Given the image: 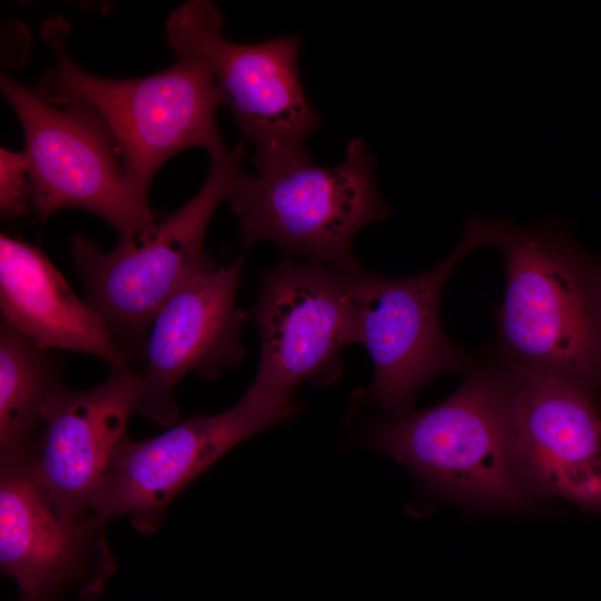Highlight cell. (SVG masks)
Here are the masks:
<instances>
[{
  "label": "cell",
  "mask_w": 601,
  "mask_h": 601,
  "mask_svg": "<svg viewBox=\"0 0 601 601\" xmlns=\"http://www.w3.org/2000/svg\"><path fill=\"white\" fill-rule=\"evenodd\" d=\"M485 246L505 258L497 358L512 370L601 390L600 262L560 226L484 221Z\"/></svg>",
  "instance_id": "obj_1"
},
{
  "label": "cell",
  "mask_w": 601,
  "mask_h": 601,
  "mask_svg": "<svg viewBox=\"0 0 601 601\" xmlns=\"http://www.w3.org/2000/svg\"><path fill=\"white\" fill-rule=\"evenodd\" d=\"M67 23L43 24L42 36L55 55L37 93L51 105H81L96 114L114 137L135 187L148 197L158 169L193 147L210 158L224 155L216 110L221 96L198 62L177 58L169 68L145 77L109 79L78 66L65 47Z\"/></svg>",
  "instance_id": "obj_2"
},
{
  "label": "cell",
  "mask_w": 601,
  "mask_h": 601,
  "mask_svg": "<svg viewBox=\"0 0 601 601\" xmlns=\"http://www.w3.org/2000/svg\"><path fill=\"white\" fill-rule=\"evenodd\" d=\"M512 378L499 358L476 363L449 398L383 423L373 443L453 497L523 505L530 496L511 449Z\"/></svg>",
  "instance_id": "obj_3"
},
{
  "label": "cell",
  "mask_w": 601,
  "mask_h": 601,
  "mask_svg": "<svg viewBox=\"0 0 601 601\" xmlns=\"http://www.w3.org/2000/svg\"><path fill=\"white\" fill-rule=\"evenodd\" d=\"M375 158L361 138L343 160L318 166L311 156L258 171L240 169L226 200L237 216L246 247L259 240L307 256L345 274L361 273L352 245L356 234L390 217L374 180Z\"/></svg>",
  "instance_id": "obj_4"
},
{
  "label": "cell",
  "mask_w": 601,
  "mask_h": 601,
  "mask_svg": "<svg viewBox=\"0 0 601 601\" xmlns=\"http://www.w3.org/2000/svg\"><path fill=\"white\" fill-rule=\"evenodd\" d=\"M245 144L210 158L200 190L157 220L140 239L102 250L83 236L70 240L87 303L102 317L129 361L140 357L151 323L164 304L193 276L214 266L204 239L217 207L240 169Z\"/></svg>",
  "instance_id": "obj_5"
},
{
  "label": "cell",
  "mask_w": 601,
  "mask_h": 601,
  "mask_svg": "<svg viewBox=\"0 0 601 601\" xmlns=\"http://www.w3.org/2000/svg\"><path fill=\"white\" fill-rule=\"evenodd\" d=\"M223 26L215 3L190 0L167 18V41L177 58L208 71L244 138L254 144L258 171L308 156L306 141L323 120L300 81V38L243 45L226 39Z\"/></svg>",
  "instance_id": "obj_6"
},
{
  "label": "cell",
  "mask_w": 601,
  "mask_h": 601,
  "mask_svg": "<svg viewBox=\"0 0 601 601\" xmlns=\"http://www.w3.org/2000/svg\"><path fill=\"white\" fill-rule=\"evenodd\" d=\"M1 91L23 130L31 208L39 220L63 208L82 209L107 221L119 244L151 230L157 219L148 197L131 183L114 137L96 114L75 104L58 109L4 75Z\"/></svg>",
  "instance_id": "obj_7"
},
{
  "label": "cell",
  "mask_w": 601,
  "mask_h": 601,
  "mask_svg": "<svg viewBox=\"0 0 601 601\" xmlns=\"http://www.w3.org/2000/svg\"><path fill=\"white\" fill-rule=\"evenodd\" d=\"M481 246H485L483 220L471 218L454 250L426 273L406 278L353 275L355 343L365 345L372 357L370 394L386 411L410 413L427 382L470 367L464 352L441 328L439 304L452 272Z\"/></svg>",
  "instance_id": "obj_8"
},
{
  "label": "cell",
  "mask_w": 601,
  "mask_h": 601,
  "mask_svg": "<svg viewBox=\"0 0 601 601\" xmlns=\"http://www.w3.org/2000/svg\"><path fill=\"white\" fill-rule=\"evenodd\" d=\"M352 277L331 266L285 260L267 273L254 308L260 362L250 390L279 404L304 381L335 376L355 343Z\"/></svg>",
  "instance_id": "obj_9"
},
{
  "label": "cell",
  "mask_w": 601,
  "mask_h": 601,
  "mask_svg": "<svg viewBox=\"0 0 601 601\" xmlns=\"http://www.w3.org/2000/svg\"><path fill=\"white\" fill-rule=\"evenodd\" d=\"M293 404H278L250 390L229 410L174 424L145 441L126 437L90 513L97 525L129 514L142 531L156 529L169 501L231 447L290 416Z\"/></svg>",
  "instance_id": "obj_10"
},
{
  "label": "cell",
  "mask_w": 601,
  "mask_h": 601,
  "mask_svg": "<svg viewBox=\"0 0 601 601\" xmlns=\"http://www.w3.org/2000/svg\"><path fill=\"white\" fill-rule=\"evenodd\" d=\"M512 372L511 449L525 492L601 513L598 394L560 377Z\"/></svg>",
  "instance_id": "obj_11"
},
{
  "label": "cell",
  "mask_w": 601,
  "mask_h": 601,
  "mask_svg": "<svg viewBox=\"0 0 601 601\" xmlns=\"http://www.w3.org/2000/svg\"><path fill=\"white\" fill-rule=\"evenodd\" d=\"M244 255L229 266L216 265L187 280L159 309L139 359L137 412L169 426L178 417L174 392L189 372L216 378L243 356L239 332L246 315L236 307Z\"/></svg>",
  "instance_id": "obj_12"
},
{
  "label": "cell",
  "mask_w": 601,
  "mask_h": 601,
  "mask_svg": "<svg viewBox=\"0 0 601 601\" xmlns=\"http://www.w3.org/2000/svg\"><path fill=\"white\" fill-rule=\"evenodd\" d=\"M139 396L138 373L122 368L87 391L62 388L49 402L31 445L21 454L66 516L91 520Z\"/></svg>",
  "instance_id": "obj_13"
},
{
  "label": "cell",
  "mask_w": 601,
  "mask_h": 601,
  "mask_svg": "<svg viewBox=\"0 0 601 601\" xmlns=\"http://www.w3.org/2000/svg\"><path fill=\"white\" fill-rule=\"evenodd\" d=\"M101 528L61 513L22 454L1 455L0 564L22 598L48 601L90 553H106Z\"/></svg>",
  "instance_id": "obj_14"
},
{
  "label": "cell",
  "mask_w": 601,
  "mask_h": 601,
  "mask_svg": "<svg viewBox=\"0 0 601 601\" xmlns=\"http://www.w3.org/2000/svg\"><path fill=\"white\" fill-rule=\"evenodd\" d=\"M2 321L46 349L89 354L112 370L129 368L102 317L73 293L38 247L1 234Z\"/></svg>",
  "instance_id": "obj_15"
},
{
  "label": "cell",
  "mask_w": 601,
  "mask_h": 601,
  "mask_svg": "<svg viewBox=\"0 0 601 601\" xmlns=\"http://www.w3.org/2000/svg\"><path fill=\"white\" fill-rule=\"evenodd\" d=\"M46 349L1 322L0 449L1 455L24 453L60 384L58 362Z\"/></svg>",
  "instance_id": "obj_16"
},
{
  "label": "cell",
  "mask_w": 601,
  "mask_h": 601,
  "mask_svg": "<svg viewBox=\"0 0 601 601\" xmlns=\"http://www.w3.org/2000/svg\"><path fill=\"white\" fill-rule=\"evenodd\" d=\"M32 186L22 151L0 149V211L3 218H17L31 208Z\"/></svg>",
  "instance_id": "obj_17"
},
{
  "label": "cell",
  "mask_w": 601,
  "mask_h": 601,
  "mask_svg": "<svg viewBox=\"0 0 601 601\" xmlns=\"http://www.w3.org/2000/svg\"><path fill=\"white\" fill-rule=\"evenodd\" d=\"M600 303H601V263H600Z\"/></svg>",
  "instance_id": "obj_18"
},
{
  "label": "cell",
  "mask_w": 601,
  "mask_h": 601,
  "mask_svg": "<svg viewBox=\"0 0 601 601\" xmlns=\"http://www.w3.org/2000/svg\"><path fill=\"white\" fill-rule=\"evenodd\" d=\"M21 601H37V600L29 599V598H22Z\"/></svg>",
  "instance_id": "obj_19"
},
{
  "label": "cell",
  "mask_w": 601,
  "mask_h": 601,
  "mask_svg": "<svg viewBox=\"0 0 601 601\" xmlns=\"http://www.w3.org/2000/svg\"><path fill=\"white\" fill-rule=\"evenodd\" d=\"M599 403H600V410H601V395H600V398H599Z\"/></svg>",
  "instance_id": "obj_20"
}]
</instances>
